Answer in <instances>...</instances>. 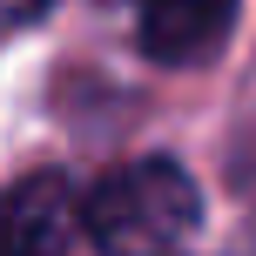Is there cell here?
<instances>
[{"label":"cell","instance_id":"obj_2","mask_svg":"<svg viewBox=\"0 0 256 256\" xmlns=\"http://www.w3.org/2000/svg\"><path fill=\"white\" fill-rule=\"evenodd\" d=\"M81 236V196L61 176H20L0 189V256H68Z\"/></svg>","mask_w":256,"mask_h":256},{"label":"cell","instance_id":"obj_4","mask_svg":"<svg viewBox=\"0 0 256 256\" xmlns=\"http://www.w3.org/2000/svg\"><path fill=\"white\" fill-rule=\"evenodd\" d=\"M48 7H54V0H0V40H7V34H20V27H34Z\"/></svg>","mask_w":256,"mask_h":256},{"label":"cell","instance_id":"obj_3","mask_svg":"<svg viewBox=\"0 0 256 256\" xmlns=\"http://www.w3.org/2000/svg\"><path fill=\"white\" fill-rule=\"evenodd\" d=\"M236 27V0H142L135 40L155 68H202L222 54Z\"/></svg>","mask_w":256,"mask_h":256},{"label":"cell","instance_id":"obj_1","mask_svg":"<svg viewBox=\"0 0 256 256\" xmlns=\"http://www.w3.org/2000/svg\"><path fill=\"white\" fill-rule=\"evenodd\" d=\"M202 222V189L168 155H135L81 196V236L102 256H168Z\"/></svg>","mask_w":256,"mask_h":256}]
</instances>
